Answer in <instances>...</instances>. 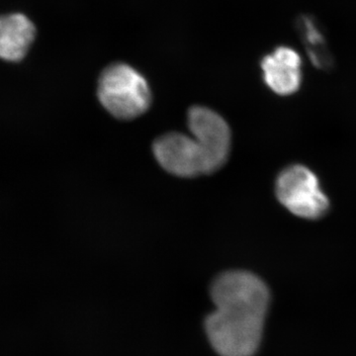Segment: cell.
Returning a JSON list of instances; mask_svg holds the SVG:
<instances>
[{"label":"cell","instance_id":"cell-1","mask_svg":"<svg viewBox=\"0 0 356 356\" xmlns=\"http://www.w3.org/2000/svg\"><path fill=\"white\" fill-rule=\"evenodd\" d=\"M216 310L206 318L213 348L221 356H252L259 348L269 292L264 281L247 271H228L211 286Z\"/></svg>","mask_w":356,"mask_h":356},{"label":"cell","instance_id":"cell-2","mask_svg":"<svg viewBox=\"0 0 356 356\" xmlns=\"http://www.w3.org/2000/svg\"><path fill=\"white\" fill-rule=\"evenodd\" d=\"M98 98L118 119H134L149 109L151 91L145 77L126 64L106 67L98 81Z\"/></svg>","mask_w":356,"mask_h":356},{"label":"cell","instance_id":"cell-3","mask_svg":"<svg viewBox=\"0 0 356 356\" xmlns=\"http://www.w3.org/2000/svg\"><path fill=\"white\" fill-rule=\"evenodd\" d=\"M278 200L292 214L304 219H318L329 209L318 178L303 165L286 168L276 182Z\"/></svg>","mask_w":356,"mask_h":356},{"label":"cell","instance_id":"cell-4","mask_svg":"<svg viewBox=\"0 0 356 356\" xmlns=\"http://www.w3.org/2000/svg\"><path fill=\"white\" fill-rule=\"evenodd\" d=\"M188 127L202 154L205 173L216 172L229 156L231 132L228 124L216 112L196 106L189 111Z\"/></svg>","mask_w":356,"mask_h":356},{"label":"cell","instance_id":"cell-5","mask_svg":"<svg viewBox=\"0 0 356 356\" xmlns=\"http://www.w3.org/2000/svg\"><path fill=\"white\" fill-rule=\"evenodd\" d=\"M154 154L159 165L172 175L192 177L205 173L202 154L189 136L179 133L161 136L154 142Z\"/></svg>","mask_w":356,"mask_h":356},{"label":"cell","instance_id":"cell-6","mask_svg":"<svg viewBox=\"0 0 356 356\" xmlns=\"http://www.w3.org/2000/svg\"><path fill=\"white\" fill-rule=\"evenodd\" d=\"M264 81L280 95L296 92L302 81V60L294 49L278 47L261 62Z\"/></svg>","mask_w":356,"mask_h":356},{"label":"cell","instance_id":"cell-7","mask_svg":"<svg viewBox=\"0 0 356 356\" xmlns=\"http://www.w3.org/2000/svg\"><path fill=\"white\" fill-rule=\"evenodd\" d=\"M35 33L34 25L22 14L0 16V58L16 62L24 58Z\"/></svg>","mask_w":356,"mask_h":356},{"label":"cell","instance_id":"cell-8","mask_svg":"<svg viewBox=\"0 0 356 356\" xmlns=\"http://www.w3.org/2000/svg\"><path fill=\"white\" fill-rule=\"evenodd\" d=\"M295 27L312 63L321 70L331 69L334 58L317 20L313 16L302 14L297 18Z\"/></svg>","mask_w":356,"mask_h":356}]
</instances>
